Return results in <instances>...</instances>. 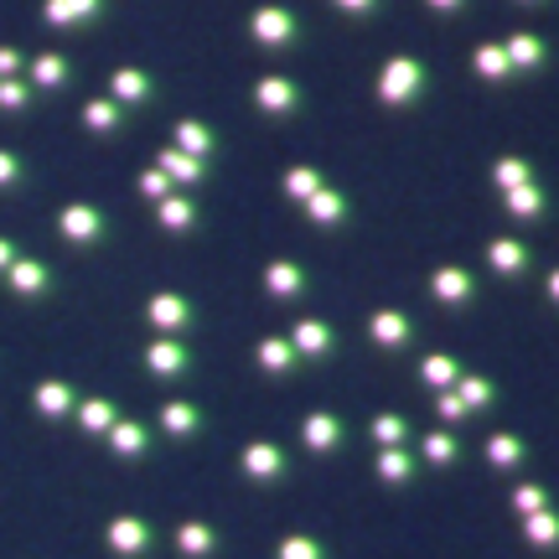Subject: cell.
<instances>
[{
	"instance_id": "cell-1",
	"label": "cell",
	"mask_w": 559,
	"mask_h": 559,
	"mask_svg": "<svg viewBox=\"0 0 559 559\" xmlns=\"http://www.w3.org/2000/svg\"><path fill=\"white\" fill-rule=\"evenodd\" d=\"M104 555L109 559H151L160 544V528L145 513H115L104 523Z\"/></svg>"
},
{
	"instance_id": "cell-2",
	"label": "cell",
	"mask_w": 559,
	"mask_h": 559,
	"mask_svg": "<svg viewBox=\"0 0 559 559\" xmlns=\"http://www.w3.org/2000/svg\"><path fill=\"white\" fill-rule=\"evenodd\" d=\"M79 389L73 383H62V379H52V383H37L32 389V409H37L47 425H73V409H79Z\"/></svg>"
},
{
	"instance_id": "cell-3",
	"label": "cell",
	"mask_w": 559,
	"mask_h": 559,
	"mask_svg": "<svg viewBox=\"0 0 559 559\" xmlns=\"http://www.w3.org/2000/svg\"><path fill=\"white\" fill-rule=\"evenodd\" d=\"M115 425H120V404L109 400V394H88V400H79V409H73V430L88 440H109Z\"/></svg>"
},
{
	"instance_id": "cell-4",
	"label": "cell",
	"mask_w": 559,
	"mask_h": 559,
	"mask_svg": "<svg viewBox=\"0 0 559 559\" xmlns=\"http://www.w3.org/2000/svg\"><path fill=\"white\" fill-rule=\"evenodd\" d=\"M104 445H109L120 461H151V451H156V430H151V425H140V419H120V425L109 430Z\"/></svg>"
},
{
	"instance_id": "cell-5",
	"label": "cell",
	"mask_w": 559,
	"mask_h": 559,
	"mask_svg": "<svg viewBox=\"0 0 559 559\" xmlns=\"http://www.w3.org/2000/svg\"><path fill=\"white\" fill-rule=\"evenodd\" d=\"M218 544V528H207V523H177V534H171V549L181 559H213Z\"/></svg>"
},
{
	"instance_id": "cell-6",
	"label": "cell",
	"mask_w": 559,
	"mask_h": 559,
	"mask_svg": "<svg viewBox=\"0 0 559 559\" xmlns=\"http://www.w3.org/2000/svg\"><path fill=\"white\" fill-rule=\"evenodd\" d=\"M11 290H16L21 300H41L47 290H52V270L37 260H16L11 264Z\"/></svg>"
},
{
	"instance_id": "cell-7",
	"label": "cell",
	"mask_w": 559,
	"mask_h": 559,
	"mask_svg": "<svg viewBox=\"0 0 559 559\" xmlns=\"http://www.w3.org/2000/svg\"><path fill=\"white\" fill-rule=\"evenodd\" d=\"M62 234L73 243H99L104 234H109V223H104V213H94V207H68V213H62Z\"/></svg>"
},
{
	"instance_id": "cell-8",
	"label": "cell",
	"mask_w": 559,
	"mask_h": 559,
	"mask_svg": "<svg viewBox=\"0 0 559 559\" xmlns=\"http://www.w3.org/2000/svg\"><path fill=\"white\" fill-rule=\"evenodd\" d=\"M239 466H243V477H254V481H280V477H285V466H290V461L280 456L275 445H249Z\"/></svg>"
},
{
	"instance_id": "cell-9",
	"label": "cell",
	"mask_w": 559,
	"mask_h": 559,
	"mask_svg": "<svg viewBox=\"0 0 559 559\" xmlns=\"http://www.w3.org/2000/svg\"><path fill=\"white\" fill-rule=\"evenodd\" d=\"M145 368H151L156 379H181V373L192 368V353L177 347V342H156V347L145 353Z\"/></svg>"
},
{
	"instance_id": "cell-10",
	"label": "cell",
	"mask_w": 559,
	"mask_h": 559,
	"mask_svg": "<svg viewBox=\"0 0 559 559\" xmlns=\"http://www.w3.org/2000/svg\"><path fill=\"white\" fill-rule=\"evenodd\" d=\"M202 425H207V415H202L198 404H166V409H160V430H166V436H177V440H192L202 430Z\"/></svg>"
},
{
	"instance_id": "cell-11",
	"label": "cell",
	"mask_w": 559,
	"mask_h": 559,
	"mask_svg": "<svg viewBox=\"0 0 559 559\" xmlns=\"http://www.w3.org/2000/svg\"><path fill=\"white\" fill-rule=\"evenodd\" d=\"M306 440H311V451H326V445H342V425H337V419H326V415L306 419Z\"/></svg>"
},
{
	"instance_id": "cell-12",
	"label": "cell",
	"mask_w": 559,
	"mask_h": 559,
	"mask_svg": "<svg viewBox=\"0 0 559 559\" xmlns=\"http://www.w3.org/2000/svg\"><path fill=\"white\" fill-rule=\"evenodd\" d=\"M151 317H156L160 326H181V321L192 317V311H187V306H181V300H166V296H160L156 306H151Z\"/></svg>"
},
{
	"instance_id": "cell-13",
	"label": "cell",
	"mask_w": 559,
	"mask_h": 559,
	"mask_svg": "<svg viewBox=\"0 0 559 559\" xmlns=\"http://www.w3.org/2000/svg\"><path fill=\"white\" fill-rule=\"evenodd\" d=\"M280 559H326V549L317 539H290V544H280Z\"/></svg>"
},
{
	"instance_id": "cell-14",
	"label": "cell",
	"mask_w": 559,
	"mask_h": 559,
	"mask_svg": "<svg viewBox=\"0 0 559 559\" xmlns=\"http://www.w3.org/2000/svg\"><path fill=\"white\" fill-rule=\"evenodd\" d=\"M16 181H21V160L0 151V187H16Z\"/></svg>"
},
{
	"instance_id": "cell-15",
	"label": "cell",
	"mask_w": 559,
	"mask_h": 559,
	"mask_svg": "<svg viewBox=\"0 0 559 559\" xmlns=\"http://www.w3.org/2000/svg\"><path fill=\"white\" fill-rule=\"evenodd\" d=\"M11 264H16V243L0 239V270H11Z\"/></svg>"
}]
</instances>
